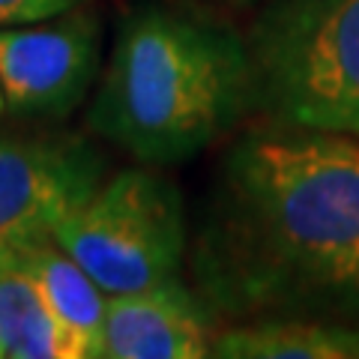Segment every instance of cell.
I'll return each instance as SVG.
<instances>
[{
  "instance_id": "obj_3",
  "label": "cell",
  "mask_w": 359,
  "mask_h": 359,
  "mask_svg": "<svg viewBox=\"0 0 359 359\" xmlns=\"http://www.w3.org/2000/svg\"><path fill=\"white\" fill-rule=\"evenodd\" d=\"M243 39L249 117L359 135V0H264Z\"/></svg>"
},
{
  "instance_id": "obj_2",
  "label": "cell",
  "mask_w": 359,
  "mask_h": 359,
  "mask_svg": "<svg viewBox=\"0 0 359 359\" xmlns=\"http://www.w3.org/2000/svg\"><path fill=\"white\" fill-rule=\"evenodd\" d=\"M249 117L243 33L189 0H138L117 25L87 123L141 165L192 162Z\"/></svg>"
},
{
  "instance_id": "obj_1",
  "label": "cell",
  "mask_w": 359,
  "mask_h": 359,
  "mask_svg": "<svg viewBox=\"0 0 359 359\" xmlns=\"http://www.w3.org/2000/svg\"><path fill=\"white\" fill-rule=\"evenodd\" d=\"M216 320L359 311V144L261 123L224 150L192 240Z\"/></svg>"
},
{
  "instance_id": "obj_8",
  "label": "cell",
  "mask_w": 359,
  "mask_h": 359,
  "mask_svg": "<svg viewBox=\"0 0 359 359\" xmlns=\"http://www.w3.org/2000/svg\"><path fill=\"white\" fill-rule=\"evenodd\" d=\"M36 278L51 314L66 332L72 359L105 356V290L57 243H42L18 257Z\"/></svg>"
},
{
  "instance_id": "obj_6",
  "label": "cell",
  "mask_w": 359,
  "mask_h": 359,
  "mask_svg": "<svg viewBox=\"0 0 359 359\" xmlns=\"http://www.w3.org/2000/svg\"><path fill=\"white\" fill-rule=\"evenodd\" d=\"M102 18L87 6L0 27V87L13 114L60 120L84 102L99 78Z\"/></svg>"
},
{
  "instance_id": "obj_4",
  "label": "cell",
  "mask_w": 359,
  "mask_h": 359,
  "mask_svg": "<svg viewBox=\"0 0 359 359\" xmlns=\"http://www.w3.org/2000/svg\"><path fill=\"white\" fill-rule=\"evenodd\" d=\"M54 243L108 297L174 282L189 249L183 195L153 165L123 168L60 222Z\"/></svg>"
},
{
  "instance_id": "obj_11",
  "label": "cell",
  "mask_w": 359,
  "mask_h": 359,
  "mask_svg": "<svg viewBox=\"0 0 359 359\" xmlns=\"http://www.w3.org/2000/svg\"><path fill=\"white\" fill-rule=\"evenodd\" d=\"M84 4L87 0H0V27L36 25Z\"/></svg>"
},
{
  "instance_id": "obj_5",
  "label": "cell",
  "mask_w": 359,
  "mask_h": 359,
  "mask_svg": "<svg viewBox=\"0 0 359 359\" xmlns=\"http://www.w3.org/2000/svg\"><path fill=\"white\" fill-rule=\"evenodd\" d=\"M105 162L84 135H0V266L54 240L102 186Z\"/></svg>"
},
{
  "instance_id": "obj_10",
  "label": "cell",
  "mask_w": 359,
  "mask_h": 359,
  "mask_svg": "<svg viewBox=\"0 0 359 359\" xmlns=\"http://www.w3.org/2000/svg\"><path fill=\"white\" fill-rule=\"evenodd\" d=\"M0 356L72 359L66 332L18 257L0 266Z\"/></svg>"
},
{
  "instance_id": "obj_12",
  "label": "cell",
  "mask_w": 359,
  "mask_h": 359,
  "mask_svg": "<svg viewBox=\"0 0 359 359\" xmlns=\"http://www.w3.org/2000/svg\"><path fill=\"white\" fill-rule=\"evenodd\" d=\"M189 4L216 9V13H245V9L252 13V9H255L257 4H264V0H189Z\"/></svg>"
},
{
  "instance_id": "obj_7",
  "label": "cell",
  "mask_w": 359,
  "mask_h": 359,
  "mask_svg": "<svg viewBox=\"0 0 359 359\" xmlns=\"http://www.w3.org/2000/svg\"><path fill=\"white\" fill-rule=\"evenodd\" d=\"M216 314L180 278L135 294H114L105 309L108 359H204Z\"/></svg>"
},
{
  "instance_id": "obj_9",
  "label": "cell",
  "mask_w": 359,
  "mask_h": 359,
  "mask_svg": "<svg viewBox=\"0 0 359 359\" xmlns=\"http://www.w3.org/2000/svg\"><path fill=\"white\" fill-rule=\"evenodd\" d=\"M222 359H359V327L327 318H261L212 335Z\"/></svg>"
},
{
  "instance_id": "obj_13",
  "label": "cell",
  "mask_w": 359,
  "mask_h": 359,
  "mask_svg": "<svg viewBox=\"0 0 359 359\" xmlns=\"http://www.w3.org/2000/svg\"><path fill=\"white\" fill-rule=\"evenodd\" d=\"M0 108H4V87H0Z\"/></svg>"
}]
</instances>
